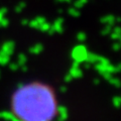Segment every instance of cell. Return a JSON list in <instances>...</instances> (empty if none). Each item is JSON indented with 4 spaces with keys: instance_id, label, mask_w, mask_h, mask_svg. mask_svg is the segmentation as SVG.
Wrapping results in <instances>:
<instances>
[{
    "instance_id": "1",
    "label": "cell",
    "mask_w": 121,
    "mask_h": 121,
    "mask_svg": "<svg viewBox=\"0 0 121 121\" xmlns=\"http://www.w3.org/2000/svg\"><path fill=\"white\" fill-rule=\"evenodd\" d=\"M14 118L23 121H51L60 113L56 89L43 81H29L14 90L9 101Z\"/></svg>"
}]
</instances>
